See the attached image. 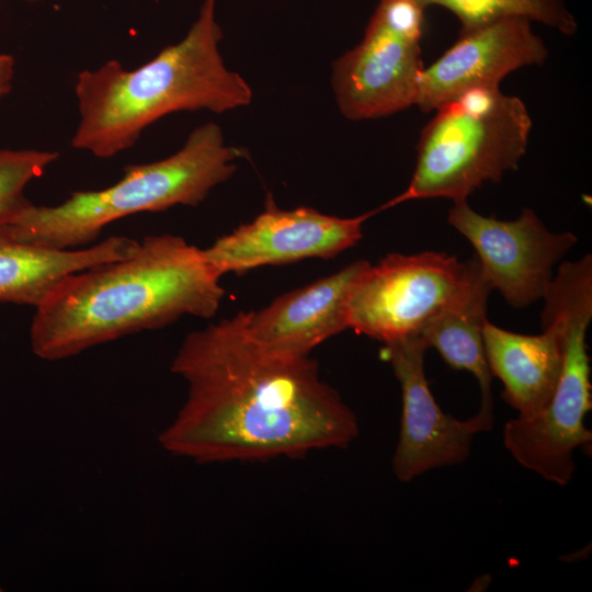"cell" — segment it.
I'll list each match as a JSON object with an SVG mask.
<instances>
[{"mask_svg": "<svg viewBox=\"0 0 592 592\" xmlns=\"http://www.w3.org/2000/svg\"><path fill=\"white\" fill-rule=\"evenodd\" d=\"M171 371L187 397L160 433L168 453L200 464L298 458L345 448L356 414L323 382L318 363L269 348L246 330L241 312L191 332Z\"/></svg>", "mask_w": 592, "mask_h": 592, "instance_id": "1", "label": "cell"}, {"mask_svg": "<svg viewBox=\"0 0 592 592\" xmlns=\"http://www.w3.org/2000/svg\"><path fill=\"white\" fill-rule=\"evenodd\" d=\"M203 249L174 235L146 236L127 257L67 277L36 308L38 357L58 361L191 315L212 318L224 289Z\"/></svg>", "mask_w": 592, "mask_h": 592, "instance_id": "2", "label": "cell"}, {"mask_svg": "<svg viewBox=\"0 0 592 592\" xmlns=\"http://www.w3.org/2000/svg\"><path fill=\"white\" fill-rule=\"evenodd\" d=\"M216 0H204L195 22L177 44L134 70L109 60L76 81L80 122L71 145L99 158L130 148L143 130L178 111L223 113L246 106L252 90L225 66Z\"/></svg>", "mask_w": 592, "mask_h": 592, "instance_id": "3", "label": "cell"}, {"mask_svg": "<svg viewBox=\"0 0 592 592\" xmlns=\"http://www.w3.org/2000/svg\"><path fill=\"white\" fill-rule=\"evenodd\" d=\"M243 156L242 149L226 145L217 124L207 123L195 128L175 153L125 167L123 178L106 189L72 192L56 206L32 204L0 229L15 240L56 249L87 246L116 219L197 205L232 175L235 161Z\"/></svg>", "mask_w": 592, "mask_h": 592, "instance_id": "4", "label": "cell"}, {"mask_svg": "<svg viewBox=\"0 0 592 592\" xmlns=\"http://www.w3.org/2000/svg\"><path fill=\"white\" fill-rule=\"evenodd\" d=\"M435 111L421 132L409 185L379 210L420 198L466 201L485 182L515 170L526 153L530 112L499 86L470 88Z\"/></svg>", "mask_w": 592, "mask_h": 592, "instance_id": "5", "label": "cell"}, {"mask_svg": "<svg viewBox=\"0 0 592 592\" xmlns=\"http://www.w3.org/2000/svg\"><path fill=\"white\" fill-rule=\"evenodd\" d=\"M361 43L332 66L331 84L349 119L379 118L415 105L425 68L424 8L414 0H378Z\"/></svg>", "mask_w": 592, "mask_h": 592, "instance_id": "6", "label": "cell"}, {"mask_svg": "<svg viewBox=\"0 0 592 592\" xmlns=\"http://www.w3.org/2000/svg\"><path fill=\"white\" fill-rule=\"evenodd\" d=\"M467 275L466 262L446 252L391 253L369 264L349 299L348 323L383 344L419 334Z\"/></svg>", "mask_w": 592, "mask_h": 592, "instance_id": "7", "label": "cell"}, {"mask_svg": "<svg viewBox=\"0 0 592 592\" xmlns=\"http://www.w3.org/2000/svg\"><path fill=\"white\" fill-rule=\"evenodd\" d=\"M447 221L474 247L491 288L514 308L543 298L554 265L578 242L572 232H550L526 207L514 220H499L475 212L467 200L458 201Z\"/></svg>", "mask_w": 592, "mask_h": 592, "instance_id": "8", "label": "cell"}, {"mask_svg": "<svg viewBox=\"0 0 592 592\" xmlns=\"http://www.w3.org/2000/svg\"><path fill=\"white\" fill-rule=\"evenodd\" d=\"M426 349L418 334L385 343L382 349V357L390 364L401 388L399 437L392 456V473L401 482L463 463L475 435L488 431L477 414L458 420L440 408L425 377Z\"/></svg>", "mask_w": 592, "mask_h": 592, "instance_id": "9", "label": "cell"}, {"mask_svg": "<svg viewBox=\"0 0 592 592\" xmlns=\"http://www.w3.org/2000/svg\"><path fill=\"white\" fill-rule=\"evenodd\" d=\"M378 210L351 218L326 215L310 207L285 210L269 195L261 214L219 237L203 253L220 277L262 265L329 259L356 244L362 238L363 223Z\"/></svg>", "mask_w": 592, "mask_h": 592, "instance_id": "10", "label": "cell"}, {"mask_svg": "<svg viewBox=\"0 0 592 592\" xmlns=\"http://www.w3.org/2000/svg\"><path fill=\"white\" fill-rule=\"evenodd\" d=\"M591 408L589 354H568L548 405L532 418L508 421L503 444L521 466L549 482L566 486L576 471V449L590 446L592 441V433L584 425Z\"/></svg>", "mask_w": 592, "mask_h": 592, "instance_id": "11", "label": "cell"}, {"mask_svg": "<svg viewBox=\"0 0 592 592\" xmlns=\"http://www.w3.org/2000/svg\"><path fill=\"white\" fill-rule=\"evenodd\" d=\"M547 57L545 43L523 16L462 31L454 45L424 68L415 105L430 112L470 88L499 86L512 71L540 65Z\"/></svg>", "mask_w": 592, "mask_h": 592, "instance_id": "12", "label": "cell"}, {"mask_svg": "<svg viewBox=\"0 0 592 592\" xmlns=\"http://www.w3.org/2000/svg\"><path fill=\"white\" fill-rule=\"evenodd\" d=\"M369 264L355 261L276 298L259 311L241 312L247 332L274 350L309 355L321 342L349 328V299Z\"/></svg>", "mask_w": 592, "mask_h": 592, "instance_id": "13", "label": "cell"}, {"mask_svg": "<svg viewBox=\"0 0 592 592\" xmlns=\"http://www.w3.org/2000/svg\"><path fill=\"white\" fill-rule=\"evenodd\" d=\"M138 242L112 236L84 249H56L15 240L0 229V301L37 308L70 275L125 258Z\"/></svg>", "mask_w": 592, "mask_h": 592, "instance_id": "14", "label": "cell"}, {"mask_svg": "<svg viewBox=\"0 0 592 592\" xmlns=\"http://www.w3.org/2000/svg\"><path fill=\"white\" fill-rule=\"evenodd\" d=\"M467 275L452 298L423 326L419 337L435 349L448 366L471 373L481 394L477 415L488 431L493 423L492 374L486 357L482 330L492 291L476 255L466 261Z\"/></svg>", "mask_w": 592, "mask_h": 592, "instance_id": "15", "label": "cell"}, {"mask_svg": "<svg viewBox=\"0 0 592 592\" xmlns=\"http://www.w3.org/2000/svg\"><path fill=\"white\" fill-rule=\"evenodd\" d=\"M539 334H521L485 322L487 362L503 384L502 398L520 418L538 414L550 401L562 369V346L557 329L542 325Z\"/></svg>", "mask_w": 592, "mask_h": 592, "instance_id": "16", "label": "cell"}, {"mask_svg": "<svg viewBox=\"0 0 592 592\" xmlns=\"http://www.w3.org/2000/svg\"><path fill=\"white\" fill-rule=\"evenodd\" d=\"M422 8L447 9L468 31L503 16L516 15L539 22L565 35H572L578 24L565 0H414Z\"/></svg>", "mask_w": 592, "mask_h": 592, "instance_id": "17", "label": "cell"}, {"mask_svg": "<svg viewBox=\"0 0 592 592\" xmlns=\"http://www.w3.org/2000/svg\"><path fill=\"white\" fill-rule=\"evenodd\" d=\"M56 151L0 148V226L13 223L32 203L24 190L58 159Z\"/></svg>", "mask_w": 592, "mask_h": 592, "instance_id": "18", "label": "cell"}, {"mask_svg": "<svg viewBox=\"0 0 592 592\" xmlns=\"http://www.w3.org/2000/svg\"><path fill=\"white\" fill-rule=\"evenodd\" d=\"M14 65L13 56L0 54V102L12 89Z\"/></svg>", "mask_w": 592, "mask_h": 592, "instance_id": "19", "label": "cell"}, {"mask_svg": "<svg viewBox=\"0 0 592 592\" xmlns=\"http://www.w3.org/2000/svg\"><path fill=\"white\" fill-rule=\"evenodd\" d=\"M21 1L34 3V2H39V1H44V0H21Z\"/></svg>", "mask_w": 592, "mask_h": 592, "instance_id": "20", "label": "cell"}]
</instances>
